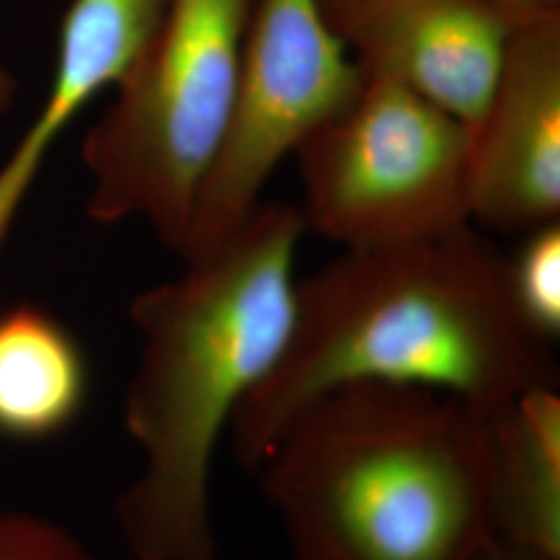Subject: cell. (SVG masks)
Returning <instances> with one entry per match:
<instances>
[{"instance_id":"8fae6325","label":"cell","mask_w":560,"mask_h":560,"mask_svg":"<svg viewBox=\"0 0 560 560\" xmlns=\"http://www.w3.org/2000/svg\"><path fill=\"white\" fill-rule=\"evenodd\" d=\"M90 372L80 340L38 305L0 312V436L42 442L80 418Z\"/></svg>"},{"instance_id":"3957f363","label":"cell","mask_w":560,"mask_h":560,"mask_svg":"<svg viewBox=\"0 0 560 560\" xmlns=\"http://www.w3.org/2000/svg\"><path fill=\"white\" fill-rule=\"evenodd\" d=\"M254 476L295 560H480L497 540L483 416L430 388L330 390Z\"/></svg>"},{"instance_id":"6da1fadb","label":"cell","mask_w":560,"mask_h":560,"mask_svg":"<svg viewBox=\"0 0 560 560\" xmlns=\"http://www.w3.org/2000/svg\"><path fill=\"white\" fill-rule=\"evenodd\" d=\"M552 347L521 314L509 256L471 222L340 249L298 280L289 340L229 425L233 457L254 474L298 413L351 384L430 388L486 416L559 388Z\"/></svg>"},{"instance_id":"8992f818","label":"cell","mask_w":560,"mask_h":560,"mask_svg":"<svg viewBox=\"0 0 560 560\" xmlns=\"http://www.w3.org/2000/svg\"><path fill=\"white\" fill-rule=\"evenodd\" d=\"M363 85L318 0H256L221 148L203 179L180 260L219 247L254 208L280 162L342 113Z\"/></svg>"},{"instance_id":"5bb4252c","label":"cell","mask_w":560,"mask_h":560,"mask_svg":"<svg viewBox=\"0 0 560 560\" xmlns=\"http://www.w3.org/2000/svg\"><path fill=\"white\" fill-rule=\"evenodd\" d=\"M494 2L513 20V23L560 13V0H494Z\"/></svg>"},{"instance_id":"5b68a950","label":"cell","mask_w":560,"mask_h":560,"mask_svg":"<svg viewBox=\"0 0 560 560\" xmlns=\"http://www.w3.org/2000/svg\"><path fill=\"white\" fill-rule=\"evenodd\" d=\"M471 131L397 83L360 94L301 143L305 231L340 249L381 247L469 224Z\"/></svg>"},{"instance_id":"7c38bea8","label":"cell","mask_w":560,"mask_h":560,"mask_svg":"<svg viewBox=\"0 0 560 560\" xmlns=\"http://www.w3.org/2000/svg\"><path fill=\"white\" fill-rule=\"evenodd\" d=\"M520 252L509 258V280L521 314L541 337L560 335V221L525 233Z\"/></svg>"},{"instance_id":"e0dca14e","label":"cell","mask_w":560,"mask_h":560,"mask_svg":"<svg viewBox=\"0 0 560 560\" xmlns=\"http://www.w3.org/2000/svg\"><path fill=\"white\" fill-rule=\"evenodd\" d=\"M320 2L322 13L332 25L337 23L342 13H347L358 0H318Z\"/></svg>"},{"instance_id":"30bf717a","label":"cell","mask_w":560,"mask_h":560,"mask_svg":"<svg viewBox=\"0 0 560 560\" xmlns=\"http://www.w3.org/2000/svg\"><path fill=\"white\" fill-rule=\"evenodd\" d=\"M497 538L560 559V395L536 388L483 416Z\"/></svg>"},{"instance_id":"7a4b0ae2","label":"cell","mask_w":560,"mask_h":560,"mask_svg":"<svg viewBox=\"0 0 560 560\" xmlns=\"http://www.w3.org/2000/svg\"><path fill=\"white\" fill-rule=\"evenodd\" d=\"M303 233L298 206L260 201L219 247L131 303L141 355L122 418L141 465L117 520L136 559L221 560L214 455L291 335Z\"/></svg>"},{"instance_id":"2e32d148","label":"cell","mask_w":560,"mask_h":560,"mask_svg":"<svg viewBox=\"0 0 560 560\" xmlns=\"http://www.w3.org/2000/svg\"><path fill=\"white\" fill-rule=\"evenodd\" d=\"M15 94H18V81L9 69H4L0 65V119L11 108V104L15 101Z\"/></svg>"},{"instance_id":"9a60e30c","label":"cell","mask_w":560,"mask_h":560,"mask_svg":"<svg viewBox=\"0 0 560 560\" xmlns=\"http://www.w3.org/2000/svg\"><path fill=\"white\" fill-rule=\"evenodd\" d=\"M480 560H560L550 555H544L540 550H532L520 544L511 541L497 540L488 546V550L481 555Z\"/></svg>"},{"instance_id":"4fadbf2b","label":"cell","mask_w":560,"mask_h":560,"mask_svg":"<svg viewBox=\"0 0 560 560\" xmlns=\"http://www.w3.org/2000/svg\"><path fill=\"white\" fill-rule=\"evenodd\" d=\"M0 560H102L57 521L0 511Z\"/></svg>"},{"instance_id":"ba28073f","label":"cell","mask_w":560,"mask_h":560,"mask_svg":"<svg viewBox=\"0 0 560 560\" xmlns=\"http://www.w3.org/2000/svg\"><path fill=\"white\" fill-rule=\"evenodd\" d=\"M513 25L494 0H358L332 27L363 78L397 83L471 129Z\"/></svg>"},{"instance_id":"9c48e42d","label":"cell","mask_w":560,"mask_h":560,"mask_svg":"<svg viewBox=\"0 0 560 560\" xmlns=\"http://www.w3.org/2000/svg\"><path fill=\"white\" fill-rule=\"evenodd\" d=\"M168 0H73L62 18L50 90L0 166V249L60 136L102 90L117 88L161 30Z\"/></svg>"},{"instance_id":"277c9868","label":"cell","mask_w":560,"mask_h":560,"mask_svg":"<svg viewBox=\"0 0 560 560\" xmlns=\"http://www.w3.org/2000/svg\"><path fill=\"white\" fill-rule=\"evenodd\" d=\"M256 0H168L161 30L83 141L88 217L141 219L179 252L221 148Z\"/></svg>"},{"instance_id":"52a82bcc","label":"cell","mask_w":560,"mask_h":560,"mask_svg":"<svg viewBox=\"0 0 560 560\" xmlns=\"http://www.w3.org/2000/svg\"><path fill=\"white\" fill-rule=\"evenodd\" d=\"M471 131L469 221L529 233L560 221V13L513 25Z\"/></svg>"}]
</instances>
